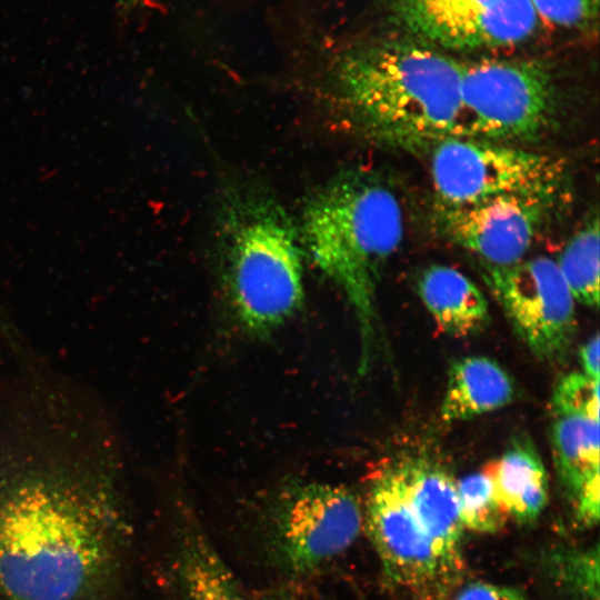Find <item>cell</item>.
Listing matches in <instances>:
<instances>
[{
  "label": "cell",
  "instance_id": "cell-1",
  "mask_svg": "<svg viewBox=\"0 0 600 600\" xmlns=\"http://www.w3.org/2000/svg\"><path fill=\"white\" fill-rule=\"evenodd\" d=\"M100 492L72 478L33 473L0 489V590L10 600H79L112 559Z\"/></svg>",
  "mask_w": 600,
  "mask_h": 600
},
{
  "label": "cell",
  "instance_id": "cell-2",
  "mask_svg": "<svg viewBox=\"0 0 600 600\" xmlns=\"http://www.w3.org/2000/svg\"><path fill=\"white\" fill-rule=\"evenodd\" d=\"M462 62L420 41L381 40L342 50L330 66L327 100L342 129L409 150L466 138Z\"/></svg>",
  "mask_w": 600,
  "mask_h": 600
},
{
  "label": "cell",
  "instance_id": "cell-3",
  "mask_svg": "<svg viewBox=\"0 0 600 600\" xmlns=\"http://www.w3.org/2000/svg\"><path fill=\"white\" fill-rule=\"evenodd\" d=\"M403 213L392 189L378 174L349 170L307 200L300 220L304 253L346 294L359 323L361 371L374 338L376 289L403 239Z\"/></svg>",
  "mask_w": 600,
  "mask_h": 600
},
{
  "label": "cell",
  "instance_id": "cell-4",
  "mask_svg": "<svg viewBox=\"0 0 600 600\" xmlns=\"http://www.w3.org/2000/svg\"><path fill=\"white\" fill-rule=\"evenodd\" d=\"M217 236L237 318L254 336L270 334L304 300L299 228L269 192L237 188L222 202Z\"/></svg>",
  "mask_w": 600,
  "mask_h": 600
},
{
  "label": "cell",
  "instance_id": "cell-5",
  "mask_svg": "<svg viewBox=\"0 0 600 600\" xmlns=\"http://www.w3.org/2000/svg\"><path fill=\"white\" fill-rule=\"evenodd\" d=\"M362 529L363 507L351 489L311 481L281 491L263 531L273 563L299 578L346 552Z\"/></svg>",
  "mask_w": 600,
  "mask_h": 600
},
{
  "label": "cell",
  "instance_id": "cell-6",
  "mask_svg": "<svg viewBox=\"0 0 600 600\" xmlns=\"http://www.w3.org/2000/svg\"><path fill=\"white\" fill-rule=\"evenodd\" d=\"M460 98L466 138L498 143L537 139L556 113L552 76L536 60L462 63Z\"/></svg>",
  "mask_w": 600,
  "mask_h": 600
},
{
  "label": "cell",
  "instance_id": "cell-7",
  "mask_svg": "<svg viewBox=\"0 0 600 600\" xmlns=\"http://www.w3.org/2000/svg\"><path fill=\"white\" fill-rule=\"evenodd\" d=\"M429 150L438 208L508 194H557L564 178L557 158L507 143L448 138Z\"/></svg>",
  "mask_w": 600,
  "mask_h": 600
},
{
  "label": "cell",
  "instance_id": "cell-8",
  "mask_svg": "<svg viewBox=\"0 0 600 600\" xmlns=\"http://www.w3.org/2000/svg\"><path fill=\"white\" fill-rule=\"evenodd\" d=\"M483 279L538 359L564 357L576 332V301L554 259L541 256L508 266L484 263Z\"/></svg>",
  "mask_w": 600,
  "mask_h": 600
},
{
  "label": "cell",
  "instance_id": "cell-9",
  "mask_svg": "<svg viewBox=\"0 0 600 600\" xmlns=\"http://www.w3.org/2000/svg\"><path fill=\"white\" fill-rule=\"evenodd\" d=\"M363 529L384 574L397 586L422 594L448 581L411 510L401 467L386 469L372 481L363 507Z\"/></svg>",
  "mask_w": 600,
  "mask_h": 600
},
{
  "label": "cell",
  "instance_id": "cell-10",
  "mask_svg": "<svg viewBox=\"0 0 600 600\" xmlns=\"http://www.w3.org/2000/svg\"><path fill=\"white\" fill-rule=\"evenodd\" d=\"M557 194H508L438 208V224L452 243L491 266L526 258L549 218Z\"/></svg>",
  "mask_w": 600,
  "mask_h": 600
},
{
  "label": "cell",
  "instance_id": "cell-11",
  "mask_svg": "<svg viewBox=\"0 0 600 600\" xmlns=\"http://www.w3.org/2000/svg\"><path fill=\"white\" fill-rule=\"evenodd\" d=\"M401 468L411 510L450 578L461 564L464 532L456 481L443 469L422 461Z\"/></svg>",
  "mask_w": 600,
  "mask_h": 600
},
{
  "label": "cell",
  "instance_id": "cell-12",
  "mask_svg": "<svg viewBox=\"0 0 600 600\" xmlns=\"http://www.w3.org/2000/svg\"><path fill=\"white\" fill-rule=\"evenodd\" d=\"M551 446L558 476L577 520L584 527L596 526L600 513L599 420L577 414L554 416Z\"/></svg>",
  "mask_w": 600,
  "mask_h": 600
},
{
  "label": "cell",
  "instance_id": "cell-13",
  "mask_svg": "<svg viewBox=\"0 0 600 600\" xmlns=\"http://www.w3.org/2000/svg\"><path fill=\"white\" fill-rule=\"evenodd\" d=\"M417 291L440 331L462 338L489 321V303L478 286L461 271L431 264L417 280Z\"/></svg>",
  "mask_w": 600,
  "mask_h": 600
},
{
  "label": "cell",
  "instance_id": "cell-14",
  "mask_svg": "<svg viewBox=\"0 0 600 600\" xmlns=\"http://www.w3.org/2000/svg\"><path fill=\"white\" fill-rule=\"evenodd\" d=\"M484 469L508 518L530 523L540 517L548 503L549 482L543 461L529 437L514 438L501 457Z\"/></svg>",
  "mask_w": 600,
  "mask_h": 600
},
{
  "label": "cell",
  "instance_id": "cell-15",
  "mask_svg": "<svg viewBox=\"0 0 600 600\" xmlns=\"http://www.w3.org/2000/svg\"><path fill=\"white\" fill-rule=\"evenodd\" d=\"M511 378L494 360L472 356L453 362L441 402V418L450 423L473 419L510 403Z\"/></svg>",
  "mask_w": 600,
  "mask_h": 600
},
{
  "label": "cell",
  "instance_id": "cell-16",
  "mask_svg": "<svg viewBox=\"0 0 600 600\" xmlns=\"http://www.w3.org/2000/svg\"><path fill=\"white\" fill-rule=\"evenodd\" d=\"M176 573L182 600H250L207 534L192 521L178 531Z\"/></svg>",
  "mask_w": 600,
  "mask_h": 600
},
{
  "label": "cell",
  "instance_id": "cell-17",
  "mask_svg": "<svg viewBox=\"0 0 600 600\" xmlns=\"http://www.w3.org/2000/svg\"><path fill=\"white\" fill-rule=\"evenodd\" d=\"M538 17L531 0H496L466 22L446 49L470 51L520 43L534 32Z\"/></svg>",
  "mask_w": 600,
  "mask_h": 600
},
{
  "label": "cell",
  "instance_id": "cell-18",
  "mask_svg": "<svg viewBox=\"0 0 600 600\" xmlns=\"http://www.w3.org/2000/svg\"><path fill=\"white\" fill-rule=\"evenodd\" d=\"M493 1L392 0V12L420 42L446 49L452 36Z\"/></svg>",
  "mask_w": 600,
  "mask_h": 600
},
{
  "label": "cell",
  "instance_id": "cell-19",
  "mask_svg": "<svg viewBox=\"0 0 600 600\" xmlns=\"http://www.w3.org/2000/svg\"><path fill=\"white\" fill-rule=\"evenodd\" d=\"M599 238L596 213L574 232L554 259L574 301L594 309L599 306Z\"/></svg>",
  "mask_w": 600,
  "mask_h": 600
},
{
  "label": "cell",
  "instance_id": "cell-20",
  "mask_svg": "<svg viewBox=\"0 0 600 600\" xmlns=\"http://www.w3.org/2000/svg\"><path fill=\"white\" fill-rule=\"evenodd\" d=\"M456 486L464 530L491 534L503 528L508 516L486 469L462 477Z\"/></svg>",
  "mask_w": 600,
  "mask_h": 600
},
{
  "label": "cell",
  "instance_id": "cell-21",
  "mask_svg": "<svg viewBox=\"0 0 600 600\" xmlns=\"http://www.w3.org/2000/svg\"><path fill=\"white\" fill-rule=\"evenodd\" d=\"M550 573L574 600H599V547L556 551L549 559Z\"/></svg>",
  "mask_w": 600,
  "mask_h": 600
},
{
  "label": "cell",
  "instance_id": "cell-22",
  "mask_svg": "<svg viewBox=\"0 0 600 600\" xmlns=\"http://www.w3.org/2000/svg\"><path fill=\"white\" fill-rule=\"evenodd\" d=\"M599 380L582 372L563 376L551 397L553 416L577 414L599 420Z\"/></svg>",
  "mask_w": 600,
  "mask_h": 600
},
{
  "label": "cell",
  "instance_id": "cell-23",
  "mask_svg": "<svg viewBox=\"0 0 600 600\" xmlns=\"http://www.w3.org/2000/svg\"><path fill=\"white\" fill-rule=\"evenodd\" d=\"M541 18L563 28L584 29L597 22L599 0H531Z\"/></svg>",
  "mask_w": 600,
  "mask_h": 600
},
{
  "label": "cell",
  "instance_id": "cell-24",
  "mask_svg": "<svg viewBox=\"0 0 600 600\" xmlns=\"http://www.w3.org/2000/svg\"><path fill=\"white\" fill-rule=\"evenodd\" d=\"M449 600H527L524 594L507 584L474 580L460 586Z\"/></svg>",
  "mask_w": 600,
  "mask_h": 600
},
{
  "label": "cell",
  "instance_id": "cell-25",
  "mask_svg": "<svg viewBox=\"0 0 600 600\" xmlns=\"http://www.w3.org/2000/svg\"><path fill=\"white\" fill-rule=\"evenodd\" d=\"M599 334L591 337L579 350V360L583 369V374L599 380Z\"/></svg>",
  "mask_w": 600,
  "mask_h": 600
},
{
  "label": "cell",
  "instance_id": "cell-26",
  "mask_svg": "<svg viewBox=\"0 0 600 600\" xmlns=\"http://www.w3.org/2000/svg\"><path fill=\"white\" fill-rule=\"evenodd\" d=\"M141 0H117V3L123 10H129L134 8Z\"/></svg>",
  "mask_w": 600,
  "mask_h": 600
},
{
  "label": "cell",
  "instance_id": "cell-27",
  "mask_svg": "<svg viewBox=\"0 0 600 600\" xmlns=\"http://www.w3.org/2000/svg\"><path fill=\"white\" fill-rule=\"evenodd\" d=\"M263 600H296L286 593H272L263 598Z\"/></svg>",
  "mask_w": 600,
  "mask_h": 600
}]
</instances>
